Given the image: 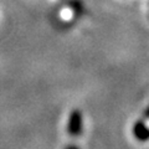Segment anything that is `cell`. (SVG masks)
<instances>
[{"label":"cell","instance_id":"1","mask_svg":"<svg viewBox=\"0 0 149 149\" xmlns=\"http://www.w3.org/2000/svg\"><path fill=\"white\" fill-rule=\"evenodd\" d=\"M83 130V116L82 112L78 109H73L71 114L68 116V122H67V132L70 136L78 137L82 134Z\"/></svg>","mask_w":149,"mask_h":149},{"label":"cell","instance_id":"2","mask_svg":"<svg viewBox=\"0 0 149 149\" xmlns=\"http://www.w3.org/2000/svg\"><path fill=\"white\" fill-rule=\"evenodd\" d=\"M133 134L139 142L149 141V127L143 120H138L133 127Z\"/></svg>","mask_w":149,"mask_h":149},{"label":"cell","instance_id":"3","mask_svg":"<svg viewBox=\"0 0 149 149\" xmlns=\"http://www.w3.org/2000/svg\"><path fill=\"white\" fill-rule=\"evenodd\" d=\"M65 149H78V148H77L76 146H72V144H71V146H67Z\"/></svg>","mask_w":149,"mask_h":149},{"label":"cell","instance_id":"4","mask_svg":"<svg viewBox=\"0 0 149 149\" xmlns=\"http://www.w3.org/2000/svg\"><path fill=\"white\" fill-rule=\"evenodd\" d=\"M146 117L149 118V106H148V108H147V111H146Z\"/></svg>","mask_w":149,"mask_h":149}]
</instances>
